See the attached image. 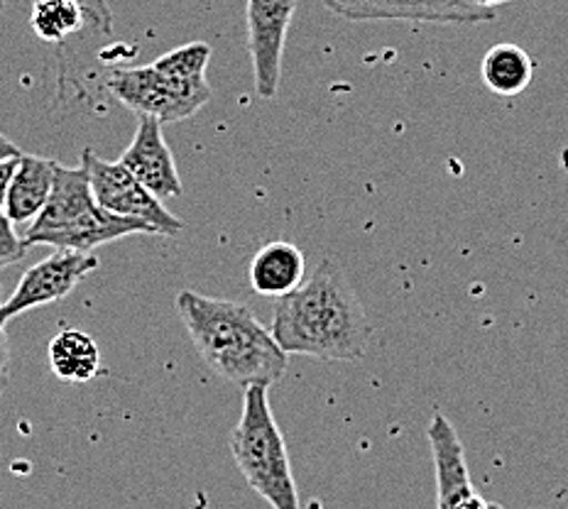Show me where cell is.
<instances>
[{"mask_svg": "<svg viewBox=\"0 0 568 509\" xmlns=\"http://www.w3.org/2000/svg\"><path fill=\"white\" fill-rule=\"evenodd\" d=\"M272 336L287 355L351 363L368 353L373 330L346 272L324 257L310 279L277 299Z\"/></svg>", "mask_w": 568, "mask_h": 509, "instance_id": "cell-1", "label": "cell"}, {"mask_svg": "<svg viewBox=\"0 0 568 509\" xmlns=\"http://www.w3.org/2000/svg\"><path fill=\"white\" fill-rule=\"evenodd\" d=\"M174 306L201 360L223 380L272 387L287 373L290 355L245 304L184 289Z\"/></svg>", "mask_w": 568, "mask_h": 509, "instance_id": "cell-2", "label": "cell"}, {"mask_svg": "<svg viewBox=\"0 0 568 509\" xmlns=\"http://www.w3.org/2000/svg\"><path fill=\"white\" fill-rule=\"evenodd\" d=\"M211 52L206 42H189L148 67L113 69L105 89L138 118H158L162 125L186 121L213 96L206 81Z\"/></svg>", "mask_w": 568, "mask_h": 509, "instance_id": "cell-3", "label": "cell"}, {"mask_svg": "<svg viewBox=\"0 0 568 509\" xmlns=\"http://www.w3.org/2000/svg\"><path fill=\"white\" fill-rule=\"evenodd\" d=\"M128 235H155L145 221L115 216L91 192L84 167H64L57 162L54 186L40 216L22 235L28 247L52 245L62 251H93Z\"/></svg>", "mask_w": 568, "mask_h": 509, "instance_id": "cell-4", "label": "cell"}, {"mask_svg": "<svg viewBox=\"0 0 568 509\" xmlns=\"http://www.w3.org/2000/svg\"><path fill=\"white\" fill-rule=\"evenodd\" d=\"M231 454L251 490L272 509H302L267 385L243 387V411L231 431Z\"/></svg>", "mask_w": 568, "mask_h": 509, "instance_id": "cell-5", "label": "cell"}, {"mask_svg": "<svg viewBox=\"0 0 568 509\" xmlns=\"http://www.w3.org/2000/svg\"><path fill=\"white\" fill-rule=\"evenodd\" d=\"M81 167L87 170L91 192L105 211L115 213V216L145 221L155 235H168V238H174L184 231V223L172 216L168 206L145 184H140L121 162L103 160L87 147Z\"/></svg>", "mask_w": 568, "mask_h": 509, "instance_id": "cell-6", "label": "cell"}, {"mask_svg": "<svg viewBox=\"0 0 568 509\" xmlns=\"http://www.w3.org/2000/svg\"><path fill=\"white\" fill-rule=\"evenodd\" d=\"M328 13L351 22H432V26H480L495 10L473 0H322Z\"/></svg>", "mask_w": 568, "mask_h": 509, "instance_id": "cell-7", "label": "cell"}, {"mask_svg": "<svg viewBox=\"0 0 568 509\" xmlns=\"http://www.w3.org/2000/svg\"><path fill=\"white\" fill-rule=\"evenodd\" d=\"M99 257L89 251H62L40 259L26 275L20 277L16 292L0 304V318L8 324L10 318L28 314L38 306H47L67 299L93 269H99Z\"/></svg>", "mask_w": 568, "mask_h": 509, "instance_id": "cell-8", "label": "cell"}, {"mask_svg": "<svg viewBox=\"0 0 568 509\" xmlns=\"http://www.w3.org/2000/svg\"><path fill=\"white\" fill-rule=\"evenodd\" d=\"M297 0H247L245 28L253 81L260 99H275L282 81V57Z\"/></svg>", "mask_w": 568, "mask_h": 509, "instance_id": "cell-9", "label": "cell"}, {"mask_svg": "<svg viewBox=\"0 0 568 509\" xmlns=\"http://www.w3.org/2000/svg\"><path fill=\"white\" fill-rule=\"evenodd\" d=\"M426 439L436 470V509H493V502H485L473 488L466 448L442 411L429 421Z\"/></svg>", "mask_w": 568, "mask_h": 509, "instance_id": "cell-10", "label": "cell"}, {"mask_svg": "<svg viewBox=\"0 0 568 509\" xmlns=\"http://www.w3.org/2000/svg\"><path fill=\"white\" fill-rule=\"evenodd\" d=\"M118 162H121L140 184H145L160 201L182 196L184 192L180 172H176L174 164V155L168 140H164L162 123L158 118L140 115L133 142H130Z\"/></svg>", "mask_w": 568, "mask_h": 509, "instance_id": "cell-11", "label": "cell"}, {"mask_svg": "<svg viewBox=\"0 0 568 509\" xmlns=\"http://www.w3.org/2000/svg\"><path fill=\"white\" fill-rule=\"evenodd\" d=\"M306 259L294 243L275 241L260 247L247 265V282L255 294L263 297H284L304 282Z\"/></svg>", "mask_w": 568, "mask_h": 509, "instance_id": "cell-12", "label": "cell"}, {"mask_svg": "<svg viewBox=\"0 0 568 509\" xmlns=\"http://www.w3.org/2000/svg\"><path fill=\"white\" fill-rule=\"evenodd\" d=\"M57 162L40 155H22L8 184L3 211L13 223H28L40 216L54 186Z\"/></svg>", "mask_w": 568, "mask_h": 509, "instance_id": "cell-13", "label": "cell"}, {"mask_svg": "<svg viewBox=\"0 0 568 509\" xmlns=\"http://www.w3.org/2000/svg\"><path fill=\"white\" fill-rule=\"evenodd\" d=\"M531 77H535V62L519 44L500 42L483 54V86L495 96H519L531 84Z\"/></svg>", "mask_w": 568, "mask_h": 509, "instance_id": "cell-14", "label": "cell"}, {"mask_svg": "<svg viewBox=\"0 0 568 509\" xmlns=\"http://www.w3.org/2000/svg\"><path fill=\"white\" fill-rule=\"evenodd\" d=\"M50 368L62 383H89L101 370V350L84 330L67 328L50 340L47 348Z\"/></svg>", "mask_w": 568, "mask_h": 509, "instance_id": "cell-15", "label": "cell"}, {"mask_svg": "<svg viewBox=\"0 0 568 509\" xmlns=\"http://www.w3.org/2000/svg\"><path fill=\"white\" fill-rule=\"evenodd\" d=\"M30 26L42 42H62L84 28L87 18L74 0H32Z\"/></svg>", "mask_w": 568, "mask_h": 509, "instance_id": "cell-16", "label": "cell"}, {"mask_svg": "<svg viewBox=\"0 0 568 509\" xmlns=\"http://www.w3.org/2000/svg\"><path fill=\"white\" fill-rule=\"evenodd\" d=\"M13 226L16 223L6 216L3 206H0V269L20 263V259L30 251Z\"/></svg>", "mask_w": 568, "mask_h": 509, "instance_id": "cell-17", "label": "cell"}, {"mask_svg": "<svg viewBox=\"0 0 568 509\" xmlns=\"http://www.w3.org/2000/svg\"><path fill=\"white\" fill-rule=\"evenodd\" d=\"M74 3L81 6L87 18V26L97 32L111 34L113 30V10L109 6V0H74Z\"/></svg>", "mask_w": 568, "mask_h": 509, "instance_id": "cell-18", "label": "cell"}, {"mask_svg": "<svg viewBox=\"0 0 568 509\" xmlns=\"http://www.w3.org/2000/svg\"><path fill=\"white\" fill-rule=\"evenodd\" d=\"M8 383H10V348H8L6 322L0 318V395L8 389Z\"/></svg>", "mask_w": 568, "mask_h": 509, "instance_id": "cell-19", "label": "cell"}, {"mask_svg": "<svg viewBox=\"0 0 568 509\" xmlns=\"http://www.w3.org/2000/svg\"><path fill=\"white\" fill-rule=\"evenodd\" d=\"M20 160V157H18ZM18 160H6L0 162V206H3L6 201V192H8V184L13 180V172H16V164Z\"/></svg>", "mask_w": 568, "mask_h": 509, "instance_id": "cell-20", "label": "cell"}, {"mask_svg": "<svg viewBox=\"0 0 568 509\" xmlns=\"http://www.w3.org/2000/svg\"><path fill=\"white\" fill-rule=\"evenodd\" d=\"M18 157H22L20 147H18L16 142L10 140L8 135L0 133V162H6V160H18Z\"/></svg>", "mask_w": 568, "mask_h": 509, "instance_id": "cell-21", "label": "cell"}, {"mask_svg": "<svg viewBox=\"0 0 568 509\" xmlns=\"http://www.w3.org/2000/svg\"><path fill=\"white\" fill-rule=\"evenodd\" d=\"M473 3L480 6V8H490L495 10V6H505V3H513V0H473Z\"/></svg>", "mask_w": 568, "mask_h": 509, "instance_id": "cell-22", "label": "cell"}, {"mask_svg": "<svg viewBox=\"0 0 568 509\" xmlns=\"http://www.w3.org/2000/svg\"><path fill=\"white\" fill-rule=\"evenodd\" d=\"M6 8V0H0V10H3Z\"/></svg>", "mask_w": 568, "mask_h": 509, "instance_id": "cell-23", "label": "cell"}]
</instances>
